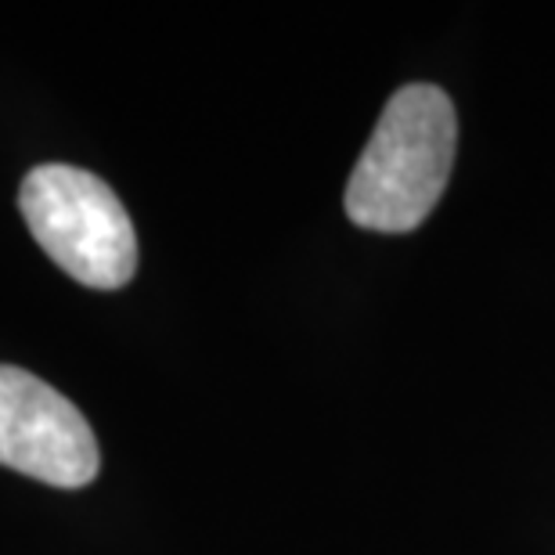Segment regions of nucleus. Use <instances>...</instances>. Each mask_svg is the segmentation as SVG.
<instances>
[{
    "label": "nucleus",
    "instance_id": "f257e3e1",
    "mask_svg": "<svg viewBox=\"0 0 555 555\" xmlns=\"http://www.w3.org/2000/svg\"><path fill=\"white\" fill-rule=\"evenodd\" d=\"M454 149L459 116L451 98L433 83L401 87L386 102L347 181V217L383 235L415 231L448 188Z\"/></svg>",
    "mask_w": 555,
    "mask_h": 555
},
{
    "label": "nucleus",
    "instance_id": "f03ea898",
    "mask_svg": "<svg viewBox=\"0 0 555 555\" xmlns=\"http://www.w3.org/2000/svg\"><path fill=\"white\" fill-rule=\"evenodd\" d=\"M18 209L40 249L87 288H124L138 271V235L119 195L80 166L48 163L26 173Z\"/></svg>",
    "mask_w": 555,
    "mask_h": 555
},
{
    "label": "nucleus",
    "instance_id": "7ed1b4c3",
    "mask_svg": "<svg viewBox=\"0 0 555 555\" xmlns=\"http://www.w3.org/2000/svg\"><path fill=\"white\" fill-rule=\"evenodd\" d=\"M0 465L76 491L98 476L102 454L69 397L26 369L0 364Z\"/></svg>",
    "mask_w": 555,
    "mask_h": 555
}]
</instances>
